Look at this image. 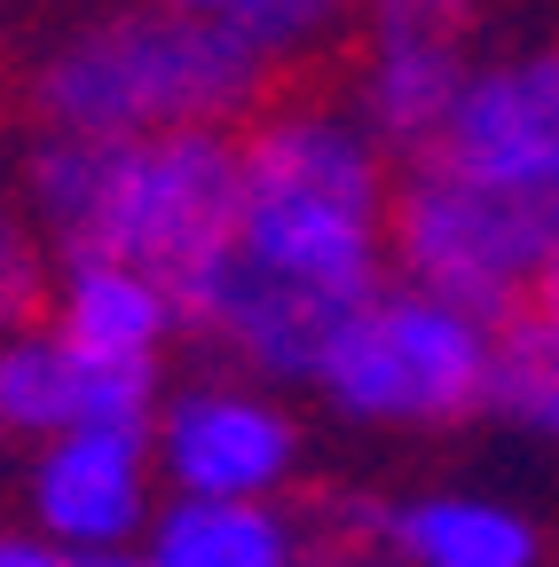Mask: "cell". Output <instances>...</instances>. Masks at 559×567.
Instances as JSON below:
<instances>
[{
	"label": "cell",
	"mask_w": 559,
	"mask_h": 567,
	"mask_svg": "<svg viewBox=\"0 0 559 567\" xmlns=\"http://www.w3.org/2000/svg\"><path fill=\"white\" fill-rule=\"evenodd\" d=\"M559 237V197L505 189L442 151L410 158L386 213V260L402 284L473 308V316H513L536 292V268Z\"/></svg>",
	"instance_id": "cell-5"
},
{
	"label": "cell",
	"mask_w": 559,
	"mask_h": 567,
	"mask_svg": "<svg viewBox=\"0 0 559 567\" xmlns=\"http://www.w3.org/2000/svg\"><path fill=\"white\" fill-rule=\"evenodd\" d=\"M379 551L410 567H536L544 520L480 488H417L379 505Z\"/></svg>",
	"instance_id": "cell-12"
},
{
	"label": "cell",
	"mask_w": 559,
	"mask_h": 567,
	"mask_svg": "<svg viewBox=\"0 0 559 567\" xmlns=\"http://www.w3.org/2000/svg\"><path fill=\"white\" fill-rule=\"evenodd\" d=\"M158 457L151 425H63L32 442L24 465V528H40L63 567H111L143 551L158 513Z\"/></svg>",
	"instance_id": "cell-7"
},
{
	"label": "cell",
	"mask_w": 559,
	"mask_h": 567,
	"mask_svg": "<svg viewBox=\"0 0 559 567\" xmlns=\"http://www.w3.org/2000/svg\"><path fill=\"white\" fill-rule=\"evenodd\" d=\"M166 394L158 354H95L63 339L48 316L0 331V425L17 442L63 434V425H151Z\"/></svg>",
	"instance_id": "cell-8"
},
{
	"label": "cell",
	"mask_w": 559,
	"mask_h": 567,
	"mask_svg": "<svg viewBox=\"0 0 559 567\" xmlns=\"http://www.w3.org/2000/svg\"><path fill=\"white\" fill-rule=\"evenodd\" d=\"M465 80H473L465 17H363V55H355V80H346V111L394 158H426L465 95Z\"/></svg>",
	"instance_id": "cell-10"
},
{
	"label": "cell",
	"mask_w": 559,
	"mask_h": 567,
	"mask_svg": "<svg viewBox=\"0 0 559 567\" xmlns=\"http://www.w3.org/2000/svg\"><path fill=\"white\" fill-rule=\"evenodd\" d=\"M9 442H17V434H9V425H0V457H9Z\"/></svg>",
	"instance_id": "cell-19"
},
{
	"label": "cell",
	"mask_w": 559,
	"mask_h": 567,
	"mask_svg": "<svg viewBox=\"0 0 559 567\" xmlns=\"http://www.w3.org/2000/svg\"><path fill=\"white\" fill-rule=\"evenodd\" d=\"M488 347L497 316H473L426 284H379L331 323L308 386L331 417L371 434H457L488 410Z\"/></svg>",
	"instance_id": "cell-4"
},
{
	"label": "cell",
	"mask_w": 559,
	"mask_h": 567,
	"mask_svg": "<svg viewBox=\"0 0 559 567\" xmlns=\"http://www.w3.org/2000/svg\"><path fill=\"white\" fill-rule=\"evenodd\" d=\"M315 536L292 496H182L166 488L143 528V559L158 567H292Z\"/></svg>",
	"instance_id": "cell-13"
},
{
	"label": "cell",
	"mask_w": 559,
	"mask_h": 567,
	"mask_svg": "<svg viewBox=\"0 0 559 567\" xmlns=\"http://www.w3.org/2000/svg\"><path fill=\"white\" fill-rule=\"evenodd\" d=\"M544 316H559V237H551V252H544V268H536V292H528Z\"/></svg>",
	"instance_id": "cell-17"
},
{
	"label": "cell",
	"mask_w": 559,
	"mask_h": 567,
	"mask_svg": "<svg viewBox=\"0 0 559 567\" xmlns=\"http://www.w3.org/2000/svg\"><path fill=\"white\" fill-rule=\"evenodd\" d=\"M363 17H465L473 24V0H363Z\"/></svg>",
	"instance_id": "cell-16"
},
{
	"label": "cell",
	"mask_w": 559,
	"mask_h": 567,
	"mask_svg": "<svg viewBox=\"0 0 559 567\" xmlns=\"http://www.w3.org/2000/svg\"><path fill=\"white\" fill-rule=\"evenodd\" d=\"M151 457H158V488L182 496H292L308 465V434L284 386L229 363L214 379H182L158 394Z\"/></svg>",
	"instance_id": "cell-6"
},
{
	"label": "cell",
	"mask_w": 559,
	"mask_h": 567,
	"mask_svg": "<svg viewBox=\"0 0 559 567\" xmlns=\"http://www.w3.org/2000/svg\"><path fill=\"white\" fill-rule=\"evenodd\" d=\"M434 151L505 189L559 197V40L473 63Z\"/></svg>",
	"instance_id": "cell-9"
},
{
	"label": "cell",
	"mask_w": 559,
	"mask_h": 567,
	"mask_svg": "<svg viewBox=\"0 0 559 567\" xmlns=\"http://www.w3.org/2000/svg\"><path fill=\"white\" fill-rule=\"evenodd\" d=\"M276 63L229 17L134 0L63 24L32 71L24 111L63 134H158V126H245L276 95Z\"/></svg>",
	"instance_id": "cell-3"
},
{
	"label": "cell",
	"mask_w": 559,
	"mask_h": 567,
	"mask_svg": "<svg viewBox=\"0 0 559 567\" xmlns=\"http://www.w3.org/2000/svg\"><path fill=\"white\" fill-rule=\"evenodd\" d=\"M48 323L95 354H158L189 331L174 276L118 260V252H55L48 268Z\"/></svg>",
	"instance_id": "cell-11"
},
{
	"label": "cell",
	"mask_w": 559,
	"mask_h": 567,
	"mask_svg": "<svg viewBox=\"0 0 559 567\" xmlns=\"http://www.w3.org/2000/svg\"><path fill=\"white\" fill-rule=\"evenodd\" d=\"M17 197L55 252H118L182 284L229 237L237 126H158V134L32 126L17 158Z\"/></svg>",
	"instance_id": "cell-2"
},
{
	"label": "cell",
	"mask_w": 559,
	"mask_h": 567,
	"mask_svg": "<svg viewBox=\"0 0 559 567\" xmlns=\"http://www.w3.org/2000/svg\"><path fill=\"white\" fill-rule=\"evenodd\" d=\"M166 9H189V17H229V24H237L245 0H166Z\"/></svg>",
	"instance_id": "cell-18"
},
{
	"label": "cell",
	"mask_w": 559,
	"mask_h": 567,
	"mask_svg": "<svg viewBox=\"0 0 559 567\" xmlns=\"http://www.w3.org/2000/svg\"><path fill=\"white\" fill-rule=\"evenodd\" d=\"M355 17H363V0H245L237 32H252L276 63H300V55L331 48Z\"/></svg>",
	"instance_id": "cell-15"
},
{
	"label": "cell",
	"mask_w": 559,
	"mask_h": 567,
	"mask_svg": "<svg viewBox=\"0 0 559 567\" xmlns=\"http://www.w3.org/2000/svg\"><path fill=\"white\" fill-rule=\"evenodd\" d=\"M394 151L315 95H268L237 126V213L174 292L182 323L237 371L308 386L331 323L394 276Z\"/></svg>",
	"instance_id": "cell-1"
},
{
	"label": "cell",
	"mask_w": 559,
	"mask_h": 567,
	"mask_svg": "<svg viewBox=\"0 0 559 567\" xmlns=\"http://www.w3.org/2000/svg\"><path fill=\"white\" fill-rule=\"evenodd\" d=\"M513 434L559 450V316H544L536 300L497 316V347H488V410Z\"/></svg>",
	"instance_id": "cell-14"
}]
</instances>
